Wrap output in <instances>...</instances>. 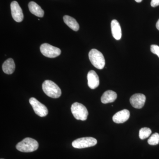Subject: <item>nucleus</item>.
I'll return each mask as SVG.
<instances>
[{"label": "nucleus", "mask_w": 159, "mask_h": 159, "mask_svg": "<svg viewBox=\"0 0 159 159\" xmlns=\"http://www.w3.org/2000/svg\"><path fill=\"white\" fill-rule=\"evenodd\" d=\"M42 89L45 93L51 98H58L61 96V90L51 80H45L42 84Z\"/></svg>", "instance_id": "obj_1"}, {"label": "nucleus", "mask_w": 159, "mask_h": 159, "mask_svg": "<svg viewBox=\"0 0 159 159\" xmlns=\"http://www.w3.org/2000/svg\"><path fill=\"white\" fill-rule=\"evenodd\" d=\"M39 147L38 142L34 139L26 138L16 145L18 150L24 152H30L37 150Z\"/></svg>", "instance_id": "obj_2"}, {"label": "nucleus", "mask_w": 159, "mask_h": 159, "mask_svg": "<svg viewBox=\"0 0 159 159\" xmlns=\"http://www.w3.org/2000/svg\"><path fill=\"white\" fill-rule=\"evenodd\" d=\"M89 58L93 65L96 68L102 70L105 65V60L103 54L96 49H92L89 54Z\"/></svg>", "instance_id": "obj_3"}, {"label": "nucleus", "mask_w": 159, "mask_h": 159, "mask_svg": "<svg viewBox=\"0 0 159 159\" xmlns=\"http://www.w3.org/2000/svg\"><path fill=\"white\" fill-rule=\"evenodd\" d=\"M71 110L74 118L77 120L85 121L87 119L88 111L86 107L81 103L74 102L71 106Z\"/></svg>", "instance_id": "obj_4"}, {"label": "nucleus", "mask_w": 159, "mask_h": 159, "mask_svg": "<svg viewBox=\"0 0 159 159\" xmlns=\"http://www.w3.org/2000/svg\"><path fill=\"white\" fill-rule=\"evenodd\" d=\"M97 143V139L92 137H85L74 140L72 142V146L76 148H83L95 146Z\"/></svg>", "instance_id": "obj_5"}, {"label": "nucleus", "mask_w": 159, "mask_h": 159, "mask_svg": "<svg viewBox=\"0 0 159 159\" xmlns=\"http://www.w3.org/2000/svg\"><path fill=\"white\" fill-rule=\"evenodd\" d=\"M40 50L44 56L50 58L57 57L61 54L60 49L47 43L42 44Z\"/></svg>", "instance_id": "obj_6"}, {"label": "nucleus", "mask_w": 159, "mask_h": 159, "mask_svg": "<svg viewBox=\"0 0 159 159\" xmlns=\"http://www.w3.org/2000/svg\"><path fill=\"white\" fill-rule=\"evenodd\" d=\"M29 102L34 110L35 113L40 117L46 116L48 113V108L39 102L34 97L30 98Z\"/></svg>", "instance_id": "obj_7"}, {"label": "nucleus", "mask_w": 159, "mask_h": 159, "mask_svg": "<svg viewBox=\"0 0 159 159\" xmlns=\"http://www.w3.org/2000/svg\"><path fill=\"white\" fill-rule=\"evenodd\" d=\"M10 6L11 16L13 19L17 22H21L24 19V14L18 3L16 1H13L11 3Z\"/></svg>", "instance_id": "obj_8"}, {"label": "nucleus", "mask_w": 159, "mask_h": 159, "mask_svg": "<svg viewBox=\"0 0 159 159\" xmlns=\"http://www.w3.org/2000/svg\"><path fill=\"white\" fill-rule=\"evenodd\" d=\"M146 97L141 93L134 94L130 98L131 105L134 108L141 109L145 105Z\"/></svg>", "instance_id": "obj_9"}, {"label": "nucleus", "mask_w": 159, "mask_h": 159, "mask_svg": "<svg viewBox=\"0 0 159 159\" xmlns=\"http://www.w3.org/2000/svg\"><path fill=\"white\" fill-rule=\"evenodd\" d=\"M87 79L88 84L90 88L94 89L99 86V77L95 71H89L87 75Z\"/></svg>", "instance_id": "obj_10"}, {"label": "nucleus", "mask_w": 159, "mask_h": 159, "mask_svg": "<svg viewBox=\"0 0 159 159\" xmlns=\"http://www.w3.org/2000/svg\"><path fill=\"white\" fill-rule=\"evenodd\" d=\"M130 116V113L127 109L118 112L113 117V121L116 123H123L126 122Z\"/></svg>", "instance_id": "obj_11"}, {"label": "nucleus", "mask_w": 159, "mask_h": 159, "mask_svg": "<svg viewBox=\"0 0 159 159\" xmlns=\"http://www.w3.org/2000/svg\"><path fill=\"white\" fill-rule=\"evenodd\" d=\"M111 29L113 36L115 39L120 40L122 37V30L119 22L116 20H113L111 22Z\"/></svg>", "instance_id": "obj_12"}, {"label": "nucleus", "mask_w": 159, "mask_h": 159, "mask_svg": "<svg viewBox=\"0 0 159 159\" xmlns=\"http://www.w3.org/2000/svg\"><path fill=\"white\" fill-rule=\"evenodd\" d=\"M117 95L116 92L111 90L106 91L102 94L101 98V101L102 103H110L114 102L117 99Z\"/></svg>", "instance_id": "obj_13"}, {"label": "nucleus", "mask_w": 159, "mask_h": 159, "mask_svg": "<svg viewBox=\"0 0 159 159\" xmlns=\"http://www.w3.org/2000/svg\"><path fill=\"white\" fill-rule=\"evenodd\" d=\"M29 11L32 14L38 17H43L44 14V12L40 6L34 2H31L29 4Z\"/></svg>", "instance_id": "obj_14"}, {"label": "nucleus", "mask_w": 159, "mask_h": 159, "mask_svg": "<svg viewBox=\"0 0 159 159\" xmlns=\"http://www.w3.org/2000/svg\"><path fill=\"white\" fill-rule=\"evenodd\" d=\"M15 67V64L12 58H9L6 60L3 64V71L6 74H12L14 72Z\"/></svg>", "instance_id": "obj_15"}, {"label": "nucleus", "mask_w": 159, "mask_h": 159, "mask_svg": "<svg viewBox=\"0 0 159 159\" xmlns=\"http://www.w3.org/2000/svg\"><path fill=\"white\" fill-rule=\"evenodd\" d=\"M64 21L65 23L71 29L74 31H77L79 29V25L77 20L73 17L69 16L66 15L63 17Z\"/></svg>", "instance_id": "obj_16"}, {"label": "nucleus", "mask_w": 159, "mask_h": 159, "mask_svg": "<svg viewBox=\"0 0 159 159\" xmlns=\"http://www.w3.org/2000/svg\"><path fill=\"white\" fill-rule=\"evenodd\" d=\"M152 133V131L150 128L144 127L140 129L139 131V136L142 140L148 138Z\"/></svg>", "instance_id": "obj_17"}, {"label": "nucleus", "mask_w": 159, "mask_h": 159, "mask_svg": "<svg viewBox=\"0 0 159 159\" xmlns=\"http://www.w3.org/2000/svg\"><path fill=\"white\" fill-rule=\"evenodd\" d=\"M148 142L150 145H158L159 143V134L157 133L153 134L148 139Z\"/></svg>", "instance_id": "obj_18"}, {"label": "nucleus", "mask_w": 159, "mask_h": 159, "mask_svg": "<svg viewBox=\"0 0 159 159\" xmlns=\"http://www.w3.org/2000/svg\"><path fill=\"white\" fill-rule=\"evenodd\" d=\"M151 51L154 54H156L159 57V46L152 45L150 47Z\"/></svg>", "instance_id": "obj_19"}, {"label": "nucleus", "mask_w": 159, "mask_h": 159, "mask_svg": "<svg viewBox=\"0 0 159 159\" xmlns=\"http://www.w3.org/2000/svg\"><path fill=\"white\" fill-rule=\"evenodd\" d=\"M151 6L152 7H156L159 6V0H152Z\"/></svg>", "instance_id": "obj_20"}, {"label": "nucleus", "mask_w": 159, "mask_h": 159, "mask_svg": "<svg viewBox=\"0 0 159 159\" xmlns=\"http://www.w3.org/2000/svg\"><path fill=\"white\" fill-rule=\"evenodd\" d=\"M156 27L157 29H158V30L159 31V19L157 21L156 24Z\"/></svg>", "instance_id": "obj_21"}, {"label": "nucleus", "mask_w": 159, "mask_h": 159, "mask_svg": "<svg viewBox=\"0 0 159 159\" xmlns=\"http://www.w3.org/2000/svg\"><path fill=\"white\" fill-rule=\"evenodd\" d=\"M137 2L140 3L142 2V0H135Z\"/></svg>", "instance_id": "obj_22"}, {"label": "nucleus", "mask_w": 159, "mask_h": 159, "mask_svg": "<svg viewBox=\"0 0 159 159\" xmlns=\"http://www.w3.org/2000/svg\"></svg>", "instance_id": "obj_23"}]
</instances>
